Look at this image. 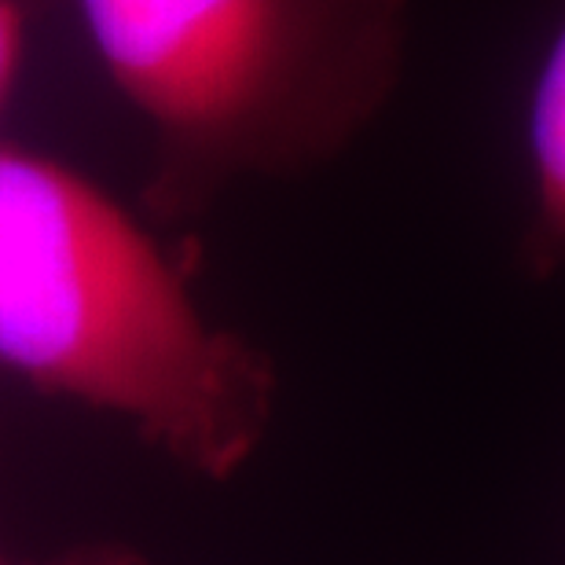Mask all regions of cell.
Returning <instances> with one entry per match:
<instances>
[{"mask_svg":"<svg viewBox=\"0 0 565 565\" xmlns=\"http://www.w3.org/2000/svg\"><path fill=\"white\" fill-rule=\"evenodd\" d=\"M19 4H26V8L33 11V8H38V4H49V0H19Z\"/></svg>","mask_w":565,"mask_h":565,"instance_id":"5b68a950","label":"cell"},{"mask_svg":"<svg viewBox=\"0 0 565 565\" xmlns=\"http://www.w3.org/2000/svg\"><path fill=\"white\" fill-rule=\"evenodd\" d=\"M151 137L147 210L191 221L254 177L338 158L393 99L412 0H77Z\"/></svg>","mask_w":565,"mask_h":565,"instance_id":"7a4b0ae2","label":"cell"},{"mask_svg":"<svg viewBox=\"0 0 565 565\" xmlns=\"http://www.w3.org/2000/svg\"><path fill=\"white\" fill-rule=\"evenodd\" d=\"M0 364L121 415L206 478L262 445L276 371L93 180L0 140Z\"/></svg>","mask_w":565,"mask_h":565,"instance_id":"6da1fadb","label":"cell"},{"mask_svg":"<svg viewBox=\"0 0 565 565\" xmlns=\"http://www.w3.org/2000/svg\"><path fill=\"white\" fill-rule=\"evenodd\" d=\"M26 19L30 8L19 0H0V110H4L11 85L22 66V44H26Z\"/></svg>","mask_w":565,"mask_h":565,"instance_id":"277c9868","label":"cell"},{"mask_svg":"<svg viewBox=\"0 0 565 565\" xmlns=\"http://www.w3.org/2000/svg\"><path fill=\"white\" fill-rule=\"evenodd\" d=\"M525 228L518 262L533 279L565 273V8L529 77L522 110Z\"/></svg>","mask_w":565,"mask_h":565,"instance_id":"3957f363","label":"cell"}]
</instances>
